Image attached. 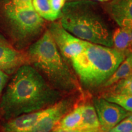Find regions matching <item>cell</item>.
<instances>
[{"instance_id": "cell-22", "label": "cell", "mask_w": 132, "mask_h": 132, "mask_svg": "<svg viewBox=\"0 0 132 132\" xmlns=\"http://www.w3.org/2000/svg\"><path fill=\"white\" fill-rule=\"evenodd\" d=\"M9 80V75L0 70V96Z\"/></svg>"}, {"instance_id": "cell-24", "label": "cell", "mask_w": 132, "mask_h": 132, "mask_svg": "<svg viewBox=\"0 0 132 132\" xmlns=\"http://www.w3.org/2000/svg\"><path fill=\"white\" fill-rule=\"evenodd\" d=\"M128 56V57H129L130 62V64H131V68H132V53L129 54Z\"/></svg>"}, {"instance_id": "cell-23", "label": "cell", "mask_w": 132, "mask_h": 132, "mask_svg": "<svg viewBox=\"0 0 132 132\" xmlns=\"http://www.w3.org/2000/svg\"><path fill=\"white\" fill-rule=\"evenodd\" d=\"M51 132H102L101 130H64L55 128Z\"/></svg>"}, {"instance_id": "cell-25", "label": "cell", "mask_w": 132, "mask_h": 132, "mask_svg": "<svg viewBox=\"0 0 132 132\" xmlns=\"http://www.w3.org/2000/svg\"><path fill=\"white\" fill-rule=\"evenodd\" d=\"M93 1H100V2H103V1H108L109 0H93Z\"/></svg>"}, {"instance_id": "cell-6", "label": "cell", "mask_w": 132, "mask_h": 132, "mask_svg": "<svg viewBox=\"0 0 132 132\" xmlns=\"http://www.w3.org/2000/svg\"><path fill=\"white\" fill-rule=\"evenodd\" d=\"M48 30L66 62L70 63L73 57L85 49L87 41L75 37L66 30L60 22H53Z\"/></svg>"}, {"instance_id": "cell-18", "label": "cell", "mask_w": 132, "mask_h": 132, "mask_svg": "<svg viewBox=\"0 0 132 132\" xmlns=\"http://www.w3.org/2000/svg\"><path fill=\"white\" fill-rule=\"evenodd\" d=\"M110 92L132 95V75L112 86Z\"/></svg>"}, {"instance_id": "cell-12", "label": "cell", "mask_w": 132, "mask_h": 132, "mask_svg": "<svg viewBox=\"0 0 132 132\" xmlns=\"http://www.w3.org/2000/svg\"><path fill=\"white\" fill-rule=\"evenodd\" d=\"M113 47L127 56L132 53V29L119 27L113 31Z\"/></svg>"}, {"instance_id": "cell-5", "label": "cell", "mask_w": 132, "mask_h": 132, "mask_svg": "<svg viewBox=\"0 0 132 132\" xmlns=\"http://www.w3.org/2000/svg\"><path fill=\"white\" fill-rule=\"evenodd\" d=\"M5 14L13 37L20 45L31 42L44 29V20L34 9L17 7L9 3L5 5Z\"/></svg>"}, {"instance_id": "cell-11", "label": "cell", "mask_w": 132, "mask_h": 132, "mask_svg": "<svg viewBox=\"0 0 132 132\" xmlns=\"http://www.w3.org/2000/svg\"><path fill=\"white\" fill-rule=\"evenodd\" d=\"M106 10L119 27L132 29V0H112Z\"/></svg>"}, {"instance_id": "cell-9", "label": "cell", "mask_w": 132, "mask_h": 132, "mask_svg": "<svg viewBox=\"0 0 132 132\" xmlns=\"http://www.w3.org/2000/svg\"><path fill=\"white\" fill-rule=\"evenodd\" d=\"M29 64L27 54L12 47L3 38H0V70L11 75L21 66Z\"/></svg>"}, {"instance_id": "cell-13", "label": "cell", "mask_w": 132, "mask_h": 132, "mask_svg": "<svg viewBox=\"0 0 132 132\" xmlns=\"http://www.w3.org/2000/svg\"><path fill=\"white\" fill-rule=\"evenodd\" d=\"M77 130H100V122L94 105L89 103L81 105V120Z\"/></svg>"}, {"instance_id": "cell-2", "label": "cell", "mask_w": 132, "mask_h": 132, "mask_svg": "<svg viewBox=\"0 0 132 132\" xmlns=\"http://www.w3.org/2000/svg\"><path fill=\"white\" fill-rule=\"evenodd\" d=\"M59 19L61 25L75 37L113 47V31L98 4L93 0H72L65 3Z\"/></svg>"}, {"instance_id": "cell-27", "label": "cell", "mask_w": 132, "mask_h": 132, "mask_svg": "<svg viewBox=\"0 0 132 132\" xmlns=\"http://www.w3.org/2000/svg\"><path fill=\"white\" fill-rule=\"evenodd\" d=\"M131 115H132V114H131Z\"/></svg>"}, {"instance_id": "cell-10", "label": "cell", "mask_w": 132, "mask_h": 132, "mask_svg": "<svg viewBox=\"0 0 132 132\" xmlns=\"http://www.w3.org/2000/svg\"><path fill=\"white\" fill-rule=\"evenodd\" d=\"M52 106L53 105L43 110L24 114L8 120L3 125V131L4 132H26L33 127L41 118L50 113Z\"/></svg>"}, {"instance_id": "cell-21", "label": "cell", "mask_w": 132, "mask_h": 132, "mask_svg": "<svg viewBox=\"0 0 132 132\" xmlns=\"http://www.w3.org/2000/svg\"><path fill=\"white\" fill-rule=\"evenodd\" d=\"M11 3L17 7L34 9L32 6V0H11Z\"/></svg>"}, {"instance_id": "cell-4", "label": "cell", "mask_w": 132, "mask_h": 132, "mask_svg": "<svg viewBox=\"0 0 132 132\" xmlns=\"http://www.w3.org/2000/svg\"><path fill=\"white\" fill-rule=\"evenodd\" d=\"M126 57L113 47L86 42L84 50L70 63L83 87L94 90L103 87Z\"/></svg>"}, {"instance_id": "cell-3", "label": "cell", "mask_w": 132, "mask_h": 132, "mask_svg": "<svg viewBox=\"0 0 132 132\" xmlns=\"http://www.w3.org/2000/svg\"><path fill=\"white\" fill-rule=\"evenodd\" d=\"M29 64L45 77L52 86L62 93L80 90L77 77L62 56L48 30L29 47Z\"/></svg>"}, {"instance_id": "cell-14", "label": "cell", "mask_w": 132, "mask_h": 132, "mask_svg": "<svg viewBox=\"0 0 132 132\" xmlns=\"http://www.w3.org/2000/svg\"><path fill=\"white\" fill-rule=\"evenodd\" d=\"M81 120V105H79L63 116L56 128L64 130H77Z\"/></svg>"}, {"instance_id": "cell-16", "label": "cell", "mask_w": 132, "mask_h": 132, "mask_svg": "<svg viewBox=\"0 0 132 132\" xmlns=\"http://www.w3.org/2000/svg\"><path fill=\"white\" fill-rule=\"evenodd\" d=\"M32 6L36 12L42 19L51 21L57 19L53 12L48 0H32Z\"/></svg>"}, {"instance_id": "cell-8", "label": "cell", "mask_w": 132, "mask_h": 132, "mask_svg": "<svg viewBox=\"0 0 132 132\" xmlns=\"http://www.w3.org/2000/svg\"><path fill=\"white\" fill-rule=\"evenodd\" d=\"M75 101L76 98L73 96L62 98L53 105L50 113L44 116L26 132H51L56 128L63 116L73 108Z\"/></svg>"}, {"instance_id": "cell-7", "label": "cell", "mask_w": 132, "mask_h": 132, "mask_svg": "<svg viewBox=\"0 0 132 132\" xmlns=\"http://www.w3.org/2000/svg\"><path fill=\"white\" fill-rule=\"evenodd\" d=\"M94 106L98 116L102 132L108 131L130 114L114 103H112L103 97L93 99Z\"/></svg>"}, {"instance_id": "cell-26", "label": "cell", "mask_w": 132, "mask_h": 132, "mask_svg": "<svg viewBox=\"0 0 132 132\" xmlns=\"http://www.w3.org/2000/svg\"><path fill=\"white\" fill-rule=\"evenodd\" d=\"M2 37H3V36H1V34H0V38H2Z\"/></svg>"}, {"instance_id": "cell-20", "label": "cell", "mask_w": 132, "mask_h": 132, "mask_svg": "<svg viewBox=\"0 0 132 132\" xmlns=\"http://www.w3.org/2000/svg\"><path fill=\"white\" fill-rule=\"evenodd\" d=\"M53 12L57 19L60 18L62 8L65 4L66 0H48Z\"/></svg>"}, {"instance_id": "cell-1", "label": "cell", "mask_w": 132, "mask_h": 132, "mask_svg": "<svg viewBox=\"0 0 132 132\" xmlns=\"http://www.w3.org/2000/svg\"><path fill=\"white\" fill-rule=\"evenodd\" d=\"M62 92L52 86L31 64L21 66L13 75L0 102L6 120L52 106L61 100Z\"/></svg>"}, {"instance_id": "cell-19", "label": "cell", "mask_w": 132, "mask_h": 132, "mask_svg": "<svg viewBox=\"0 0 132 132\" xmlns=\"http://www.w3.org/2000/svg\"><path fill=\"white\" fill-rule=\"evenodd\" d=\"M105 132H132V115L130 114L114 127Z\"/></svg>"}, {"instance_id": "cell-17", "label": "cell", "mask_w": 132, "mask_h": 132, "mask_svg": "<svg viewBox=\"0 0 132 132\" xmlns=\"http://www.w3.org/2000/svg\"><path fill=\"white\" fill-rule=\"evenodd\" d=\"M103 98L114 103L128 112H132V95L120 94L109 92L103 95Z\"/></svg>"}, {"instance_id": "cell-15", "label": "cell", "mask_w": 132, "mask_h": 132, "mask_svg": "<svg viewBox=\"0 0 132 132\" xmlns=\"http://www.w3.org/2000/svg\"><path fill=\"white\" fill-rule=\"evenodd\" d=\"M132 75V68L128 56H127L123 61L120 64L114 72L106 82L104 84L103 87H111L116 82L130 77Z\"/></svg>"}]
</instances>
